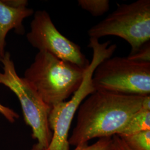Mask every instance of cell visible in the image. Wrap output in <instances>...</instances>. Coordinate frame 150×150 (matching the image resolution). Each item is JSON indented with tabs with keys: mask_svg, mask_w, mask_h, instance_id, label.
Returning a JSON list of instances; mask_svg holds the SVG:
<instances>
[{
	"mask_svg": "<svg viewBox=\"0 0 150 150\" xmlns=\"http://www.w3.org/2000/svg\"><path fill=\"white\" fill-rule=\"evenodd\" d=\"M145 96L96 91L82 102L69 139L77 146L95 138L112 137L142 108Z\"/></svg>",
	"mask_w": 150,
	"mask_h": 150,
	"instance_id": "cell-1",
	"label": "cell"
},
{
	"mask_svg": "<svg viewBox=\"0 0 150 150\" xmlns=\"http://www.w3.org/2000/svg\"><path fill=\"white\" fill-rule=\"evenodd\" d=\"M86 70L52 54L38 51L23 78L51 108L77 90Z\"/></svg>",
	"mask_w": 150,
	"mask_h": 150,
	"instance_id": "cell-2",
	"label": "cell"
},
{
	"mask_svg": "<svg viewBox=\"0 0 150 150\" xmlns=\"http://www.w3.org/2000/svg\"><path fill=\"white\" fill-rule=\"evenodd\" d=\"M3 72H0V83L10 89L21 103L24 120L32 129V137L37 142L32 150H47L52 137L48 125L51 108L47 105L23 77L17 74L11 54L6 52L0 61Z\"/></svg>",
	"mask_w": 150,
	"mask_h": 150,
	"instance_id": "cell-3",
	"label": "cell"
},
{
	"mask_svg": "<svg viewBox=\"0 0 150 150\" xmlns=\"http://www.w3.org/2000/svg\"><path fill=\"white\" fill-rule=\"evenodd\" d=\"M88 47L93 51L92 59L86 69L82 83L68 101L60 102L52 107L48 115V125L52 137L47 150H70L69 133L72 120L82 102L96 91L92 84V76L97 66L110 58L113 49L106 42L91 41Z\"/></svg>",
	"mask_w": 150,
	"mask_h": 150,
	"instance_id": "cell-4",
	"label": "cell"
},
{
	"mask_svg": "<svg viewBox=\"0 0 150 150\" xmlns=\"http://www.w3.org/2000/svg\"><path fill=\"white\" fill-rule=\"evenodd\" d=\"M90 38L106 36L123 38L131 45L129 54L150 40V1L138 0L118 4L116 10L88 31Z\"/></svg>",
	"mask_w": 150,
	"mask_h": 150,
	"instance_id": "cell-5",
	"label": "cell"
},
{
	"mask_svg": "<svg viewBox=\"0 0 150 150\" xmlns=\"http://www.w3.org/2000/svg\"><path fill=\"white\" fill-rule=\"evenodd\" d=\"M96 91L142 96L150 94V63L138 62L127 57L104 59L92 76Z\"/></svg>",
	"mask_w": 150,
	"mask_h": 150,
	"instance_id": "cell-6",
	"label": "cell"
},
{
	"mask_svg": "<svg viewBox=\"0 0 150 150\" xmlns=\"http://www.w3.org/2000/svg\"><path fill=\"white\" fill-rule=\"evenodd\" d=\"M26 35L28 42L38 51L53 54L59 59L87 69L90 62L81 51L80 46L58 31L46 11H36Z\"/></svg>",
	"mask_w": 150,
	"mask_h": 150,
	"instance_id": "cell-7",
	"label": "cell"
},
{
	"mask_svg": "<svg viewBox=\"0 0 150 150\" xmlns=\"http://www.w3.org/2000/svg\"><path fill=\"white\" fill-rule=\"evenodd\" d=\"M27 5L26 0H0V61L6 54L8 32L13 29L18 35L25 32L23 21L33 13Z\"/></svg>",
	"mask_w": 150,
	"mask_h": 150,
	"instance_id": "cell-8",
	"label": "cell"
},
{
	"mask_svg": "<svg viewBox=\"0 0 150 150\" xmlns=\"http://www.w3.org/2000/svg\"><path fill=\"white\" fill-rule=\"evenodd\" d=\"M147 130H150V111L141 108L116 135L129 136Z\"/></svg>",
	"mask_w": 150,
	"mask_h": 150,
	"instance_id": "cell-9",
	"label": "cell"
},
{
	"mask_svg": "<svg viewBox=\"0 0 150 150\" xmlns=\"http://www.w3.org/2000/svg\"><path fill=\"white\" fill-rule=\"evenodd\" d=\"M120 137L132 150H150V130Z\"/></svg>",
	"mask_w": 150,
	"mask_h": 150,
	"instance_id": "cell-10",
	"label": "cell"
},
{
	"mask_svg": "<svg viewBox=\"0 0 150 150\" xmlns=\"http://www.w3.org/2000/svg\"><path fill=\"white\" fill-rule=\"evenodd\" d=\"M77 2L81 8L95 17L102 16L110 9L108 0H79Z\"/></svg>",
	"mask_w": 150,
	"mask_h": 150,
	"instance_id": "cell-11",
	"label": "cell"
},
{
	"mask_svg": "<svg viewBox=\"0 0 150 150\" xmlns=\"http://www.w3.org/2000/svg\"><path fill=\"white\" fill-rule=\"evenodd\" d=\"M74 150H112V137L99 139L91 145H88V142L77 145Z\"/></svg>",
	"mask_w": 150,
	"mask_h": 150,
	"instance_id": "cell-12",
	"label": "cell"
},
{
	"mask_svg": "<svg viewBox=\"0 0 150 150\" xmlns=\"http://www.w3.org/2000/svg\"><path fill=\"white\" fill-rule=\"evenodd\" d=\"M127 57L138 62L150 63V41L144 44L134 54H129Z\"/></svg>",
	"mask_w": 150,
	"mask_h": 150,
	"instance_id": "cell-13",
	"label": "cell"
},
{
	"mask_svg": "<svg viewBox=\"0 0 150 150\" xmlns=\"http://www.w3.org/2000/svg\"><path fill=\"white\" fill-rule=\"evenodd\" d=\"M112 150H132L126 144L120 136L114 135L112 137Z\"/></svg>",
	"mask_w": 150,
	"mask_h": 150,
	"instance_id": "cell-14",
	"label": "cell"
},
{
	"mask_svg": "<svg viewBox=\"0 0 150 150\" xmlns=\"http://www.w3.org/2000/svg\"><path fill=\"white\" fill-rule=\"evenodd\" d=\"M142 108L146 110L150 111V96H146L144 97L142 105Z\"/></svg>",
	"mask_w": 150,
	"mask_h": 150,
	"instance_id": "cell-15",
	"label": "cell"
}]
</instances>
